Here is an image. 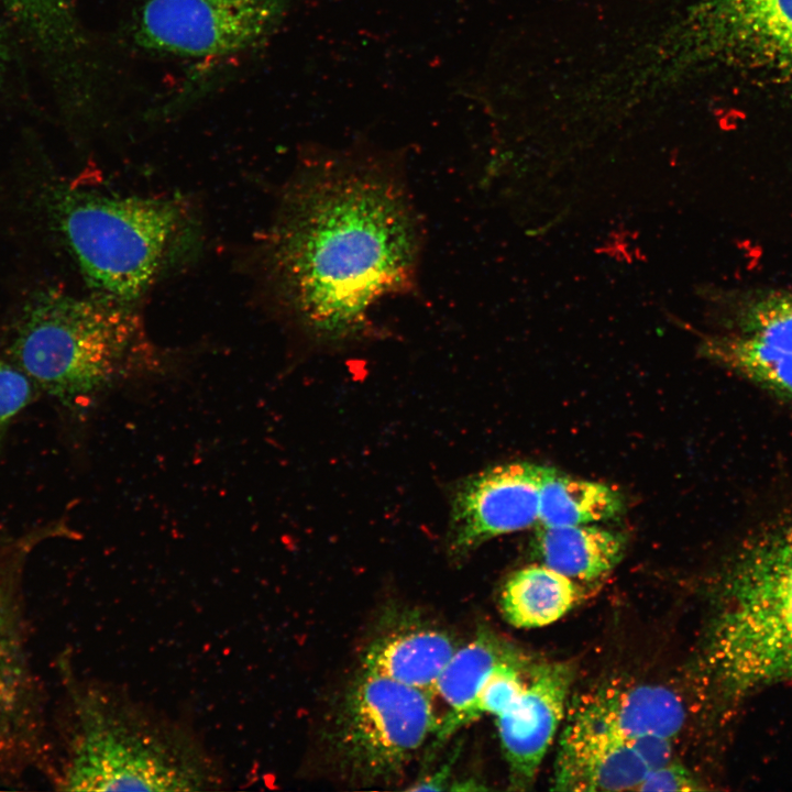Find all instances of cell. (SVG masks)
<instances>
[{
    "mask_svg": "<svg viewBox=\"0 0 792 792\" xmlns=\"http://www.w3.org/2000/svg\"><path fill=\"white\" fill-rule=\"evenodd\" d=\"M580 598L579 582L541 563L512 573L503 585L499 602L508 624L531 629L558 622Z\"/></svg>",
    "mask_w": 792,
    "mask_h": 792,
    "instance_id": "cell-17",
    "label": "cell"
},
{
    "mask_svg": "<svg viewBox=\"0 0 792 792\" xmlns=\"http://www.w3.org/2000/svg\"><path fill=\"white\" fill-rule=\"evenodd\" d=\"M702 352L745 378L792 402V355L740 333L705 339Z\"/></svg>",
    "mask_w": 792,
    "mask_h": 792,
    "instance_id": "cell-19",
    "label": "cell"
},
{
    "mask_svg": "<svg viewBox=\"0 0 792 792\" xmlns=\"http://www.w3.org/2000/svg\"><path fill=\"white\" fill-rule=\"evenodd\" d=\"M9 351L37 389L68 407H86L128 378L160 371L164 361L131 302L55 289L30 301Z\"/></svg>",
    "mask_w": 792,
    "mask_h": 792,
    "instance_id": "cell-3",
    "label": "cell"
},
{
    "mask_svg": "<svg viewBox=\"0 0 792 792\" xmlns=\"http://www.w3.org/2000/svg\"><path fill=\"white\" fill-rule=\"evenodd\" d=\"M738 332L792 354V290H763L744 298L736 312Z\"/></svg>",
    "mask_w": 792,
    "mask_h": 792,
    "instance_id": "cell-20",
    "label": "cell"
},
{
    "mask_svg": "<svg viewBox=\"0 0 792 792\" xmlns=\"http://www.w3.org/2000/svg\"><path fill=\"white\" fill-rule=\"evenodd\" d=\"M14 20L46 51L73 44L75 25L70 0H4Z\"/></svg>",
    "mask_w": 792,
    "mask_h": 792,
    "instance_id": "cell-21",
    "label": "cell"
},
{
    "mask_svg": "<svg viewBox=\"0 0 792 792\" xmlns=\"http://www.w3.org/2000/svg\"><path fill=\"white\" fill-rule=\"evenodd\" d=\"M559 739L552 790L637 791L650 770L634 743L571 715Z\"/></svg>",
    "mask_w": 792,
    "mask_h": 792,
    "instance_id": "cell-11",
    "label": "cell"
},
{
    "mask_svg": "<svg viewBox=\"0 0 792 792\" xmlns=\"http://www.w3.org/2000/svg\"><path fill=\"white\" fill-rule=\"evenodd\" d=\"M459 646L438 627L402 626L372 640L362 668L435 696L438 680Z\"/></svg>",
    "mask_w": 792,
    "mask_h": 792,
    "instance_id": "cell-14",
    "label": "cell"
},
{
    "mask_svg": "<svg viewBox=\"0 0 792 792\" xmlns=\"http://www.w3.org/2000/svg\"><path fill=\"white\" fill-rule=\"evenodd\" d=\"M570 715L630 743L644 738L674 741L685 721L676 693L656 684L601 686L584 695Z\"/></svg>",
    "mask_w": 792,
    "mask_h": 792,
    "instance_id": "cell-12",
    "label": "cell"
},
{
    "mask_svg": "<svg viewBox=\"0 0 792 792\" xmlns=\"http://www.w3.org/2000/svg\"><path fill=\"white\" fill-rule=\"evenodd\" d=\"M702 787L689 769L673 760L649 770L637 791H695Z\"/></svg>",
    "mask_w": 792,
    "mask_h": 792,
    "instance_id": "cell-24",
    "label": "cell"
},
{
    "mask_svg": "<svg viewBox=\"0 0 792 792\" xmlns=\"http://www.w3.org/2000/svg\"><path fill=\"white\" fill-rule=\"evenodd\" d=\"M516 651L513 645L486 628L458 647L436 686V695L444 701L448 710L439 718L433 736L435 747L462 728L464 715L490 674L501 661Z\"/></svg>",
    "mask_w": 792,
    "mask_h": 792,
    "instance_id": "cell-16",
    "label": "cell"
},
{
    "mask_svg": "<svg viewBox=\"0 0 792 792\" xmlns=\"http://www.w3.org/2000/svg\"><path fill=\"white\" fill-rule=\"evenodd\" d=\"M573 678L569 662L532 667L520 695L496 717L512 789L527 790L535 782L563 721Z\"/></svg>",
    "mask_w": 792,
    "mask_h": 792,
    "instance_id": "cell-10",
    "label": "cell"
},
{
    "mask_svg": "<svg viewBox=\"0 0 792 792\" xmlns=\"http://www.w3.org/2000/svg\"><path fill=\"white\" fill-rule=\"evenodd\" d=\"M674 28L666 45L678 68L711 63L792 81V0H691Z\"/></svg>",
    "mask_w": 792,
    "mask_h": 792,
    "instance_id": "cell-7",
    "label": "cell"
},
{
    "mask_svg": "<svg viewBox=\"0 0 792 792\" xmlns=\"http://www.w3.org/2000/svg\"><path fill=\"white\" fill-rule=\"evenodd\" d=\"M706 663L730 693L792 680V515L749 539L732 560Z\"/></svg>",
    "mask_w": 792,
    "mask_h": 792,
    "instance_id": "cell-4",
    "label": "cell"
},
{
    "mask_svg": "<svg viewBox=\"0 0 792 792\" xmlns=\"http://www.w3.org/2000/svg\"><path fill=\"white\" fill-rule=\"evenodd\" d=\"M548 470L526 461L508 462L461 482L451 499L450 554L461 559L492 538L537 527Z\"/></svg>",
    "mask_w": 792,
    "mask_h": 792,
    "instance_id": "cell-9",
    "label": "cell"
},
{
    "mask_svg": "<svg viewBox=\"0 0 792 792\" xmlns=\"http://www.w3.org/2000/svg\"><path fill=\"white\" fill-rule=\"evenodd\" d=\"M433 696L361 668L346 688L328 732L336 761L354 781L385 783L402 774L439 717Z\"/></svg>",
    "mask_w": 792,
    "mask_h": 792,
    "instance_id": "cell-6",
    "label": "cell"
},
{
    "mask_svg": "<svg viewBox=\"0 0 792 792\" xmlns=\"http://www.w3.org/2000/svg\"><path fill=\"white\" fill-rule=\"evenodd\" d=\"M265 245L280 306L331 343L363 336L381 300L414 289L422 231L386 158L326 151L292 179Z\"/></svg>",
    "mask_w": 792,
    "mask_h": 792,
    "instance_id": "cell-1",
    "label": "cell"
},
{
    "mask_svg": "<svg viewBox=\"0 0 792 792\" xmlns=\"http://www.w3.org/2000/svg\"><path fill=\"white\" fill-rule=\"evenodd\" d=\"M33 691L21 636L0 585V763L24 759L35 749Z\"/></svg>",
    "mask_w": 792,
    "mask_h": 792,
    "instance_id": "cell-13",
    "label": "cell"
},
{
    "mask_svg": "<svg viewBox=\"0 0 792 792\" xmlns=\"http://www.w3.org/2000/svg\"><path fill=\"white\" fill-rule=\"evenodd\" d=\"M623 510L624 498L617 490L549 468L540 490L538 526L598 524L617 517Z\"/></svg>",
    "mask_w": 792,
    "mask_h": 792,
    "instance_id": "cell-18",
    "label": "cell"
},
{
    "mask_svg": "<svg viewBox=\"0 0 792 792\" xmlns=\"http://www.w3.org/2000/svg\"><path fill=\"white\" fill-rule=\"evenodd\" d=\"M57 783L66 791H215L229 779L220 759L185 722L120 686L72 692Z\"/></svg>",
    "mask_w": 792,
    "mask_h": 792,
    "instance_id": "cell-2",
    "label": "cell"
},
{
    "mask_svg": "<svg viewBox=\"0 0 792 792\" xmlns=\"http://www.w3.org/2000/svg\"><path fill=\"white\" fill-rule=\"evenodd\" d=\"M7 62H8V45H7L6 35L2 31V29L0 28V81L3 76Z\"/></svg>",
    "mask_w": 792,
    "mask_h": 792,
    "instance_id": "cell-25",
    "label": "cell"
},
{
    "mask_svg": "<svg viewBox=\"0 0 792 792\" xmlns=\"http://www.w3.org/2000/svg\"><path fill=\"white\" fill-rule=\"evenodd\" d=\"M34 389L22 371L0 358V433L32 402Z\"/></svg>",
    "mask_w": 792,
    "mask_h": 792,
    "instance_id": "cell-23",
    "label": "cell"
},
{
    "mask_svg": "<svg viewBox=\"0 0 792 792\" xmlns=\"http://www.w3.org/2000/svg\"><path fill=\"white\" fill-rule=\"evenodd\" d=\"M56 213L89 285L131 304L195 240L194 220L176 199L69 190L57 200Z\"/></svg>",
    "mask_w": 792,
    "mask_h": 792,
    "instance_id": "cell-5",
    "label": "cell"
},
{
    "mask_svg": "<svg viewBox=\"0 0 792 792\" xmlns=\"http://www.w3.org/2000/svg\"><path fill=\"white\" fill-rule=\"evenodd\" d=\"M527 669L526 659L518 650L501 661L464 715L462 727L483 715L497 717L504 713L522 692L528 676Z\"/></svg>",
    "mask_w": 792,
    "mask_h": 792,
    "instance_id": "cell-22",
    "label": "cell"
},
{
    "mask_svg": "<svg viewBox=\"0 0 792 792\" xmlns=\"http://www.w3.org/2000/svg\"><path fill=\"white\" fill-rule=\"evenodd\" d=\"M532 548L542 564L580 582L598 580L622 561L626 537L597 524L537 526Z\"/></svg>",
    "mask_w": 792,
    "mask_h": 792,
    "instance_id": "cell-15",
    "label": "cell"
},
{
    "mask_svg": "<svg viewBox=\"0 0 792 792\" xmlns=\"http://www.w3.org/2000/svg\"><path fill=\"white\" fill-rule=\"evenodd\" d=\"M300 0H147L138 44L182 56H223L262 43Z\"/></svg>",
    "mask_w": 792,
    "mask_h": 792,
    "instance_id": "cell-8",
    "label": "cell"
}]
</instances>
